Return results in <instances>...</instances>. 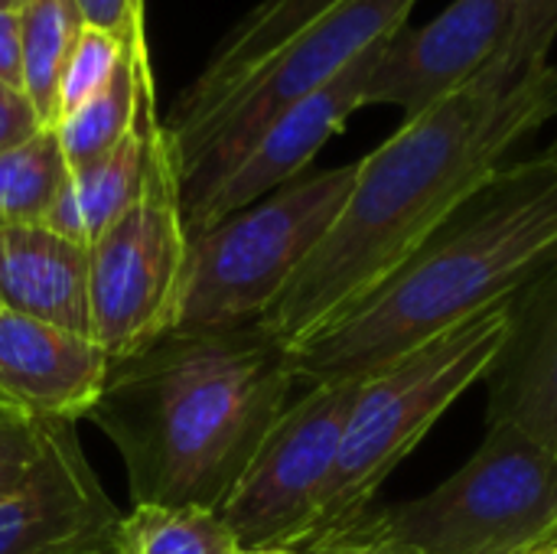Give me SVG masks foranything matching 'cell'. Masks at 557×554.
<instances>
[{"mask_svg": "<svg viewBox=\"0 0 557 554\" xmlns=\"http://www.w3.org/2000/svg\"><path fill=\"white\" fill-rule=\"evenodd\" d=\"M557 118V65L483 69L359 160L352 193L258 320L287 353L392 278L539 127Z\"/></svg>", "mask_w": 557, "mask_h": 554, "instance_id": "6da1fadb", "label": "cell"}, {"mask_svg": "<svg viewBox=\"0 0 557 554\" xmlns=\"http://www.w3.org/2000/svg\"><path fill=\"white\" fill-rule=\"evenodd\" d=\"M294 385L287 349L261 323L170 330L111 362L88 418L114 444L134 503L219 509Z\"/></svg>", "mask_w": 557, "mask_h": 554, "instance_id": "7a4b0ae2", "label": "cell"}, {"mask_svg": "<svg viewBox=\"0 0 557 554\" xmlns=\"http://www.w3.org/2000/svg\"><path fill=\"white\" fill-rule=\"evenodd\" d=\"M557 258V157L493 173L392 278L294 346L297 382L369 379L408 349L516 297Z\"/></svg>", "mask_w": 557, "mask_h": 554, "instance_id": "3957f363", "label": "cell"}, {"mask_svg": "<svg viewBox=\"0 0 557 554\" xmlns=\"http://www.w3.org/2000/svg\"><path fill=\"white\" fill-rule=\"evenodd\" d=\"M509 307L512 297L467 317L362 379L339 441L336 467L300 549L346 532L372 513V503L395 467L470 385L486 379L509 336Z\"/></svg>", "mask_w": 557, "mask_h": 554, "instance_id": "277c9868", "label": "cell"}, {"mask_svg": "<svg viewBox=\"0 0 557 554\" xmlns=\"http://www.w3.org/2000/svg\"><path fill=\"white\" fill-rule=\"evenodd\" d=\"M359 160L290 180L189 242L176 330L258 323L343 212Z\"/></svg>", "mask_w": 557, "mask_h": 554, "instance_id": "5b68a950", "label": "cell"}, {"mask_svg": "<svg viewBox=\"0 0 557 554\" xmlns=\"http://www.w3.org/2000/svg\"><path fill=\"white\" fill-rule=\"evenodd\" d=\"M362 519L421 554L532 552L555 542L557 454L516 424H490L441 487Z\"/></svg>", "mask_w": 557, "mask_h": 554, "instance_id": "8992f818", "label": "cell"}, {"mask_svg": "<svg viewBox=\"0 0 557 554\" xmlns=\"http://www.w3.org/2000/svg\"><path fill=\"white\" fill-rule=\"evenodd\" d=\"M418 0H339L268 62H261L206 121L166 137L183 206L209 193L297 101L333 82L369 46L408 23Z\"/></svg>", "mask_w": 557, "mask_h": 554, "instance_id": "52a82bcc", "label": "cell"}, {"mask_svg": "<svg viewBox=\"0 0 557 554\" xmlns=\"http://www.w3.org/2000/svg\"><path fill=\"white\" fill-rule=\"evenodd\" d=\"M186 274L189 232L160 124L137 199L88 245L91 340L111 359H127L176 330Z\"/></svg>", "mask_w": 557, "mask_h": 554, "instance_id": "ba28073f", "label": "cell"}, {"mask_svg": "<svg viewBox=\"0 0 557 554\" xmlns=\"http://www.w3.org/2000/svg\"><path fill=\"white\" fill-rule=\"evenodd\" d=\"M359 389L362 379L307 385V392L271 424L215 509L242 552H297L307 542Z\"/></svg>", "mask_w": 557, "mask_h": 554, "instance_id": "9c48e42d", "label": "cell"}, {"mask_svg": "<svg viewBox=\"0 0 557 554\" xmlns=\"http://www.w3.org/2000/svg\"><path fill=\"white\" fill-rule=\"evenodd\" d=\"M117 522L75 428L49 421L36 464L0 493V554H108Z\"/></svg>", "mask_w": 557, "mask_h": 554, "instance_id": "30bf717a", "label": "cell"}, {"mask_svg": "<svg viewBox=\"0 0 557 554\" xmlns=\"http://www.w3.org/2000/svg\"><path fill=\"white\" fill-rule=\"evenodd\" d=\"M522 0H457L424 26H398L369 75L366 104H395L408 118L476 78L509 42Z\"/></svg>", "mask_w": 557, "mask_h": 554, "instance_id": "8fae6325", "label": "cell"}, {"mask_svg": "<svg viewBox=\"0 0 557 554\" xmlns=\"http://www.w3.org/2000/svg\"><path fill=\"white\" fill-rule=\"evenodd\" d=\"M382 46L385 39L369 46L333 82H326L323 88L287 108L258 137V144L232 167L228 176H222L209 193L183 206L189 242L209 232L212 225H219L222 219L248 209L251 202L271 196L274 189L307 173L310 160L326 147V140L346 127L349 114L366 108V85L379 62Z\"/></svg>", "mask_w": 557, "mask_h": 554, "instance_id": "7c38bea8", "label": "cell"}, {"mask_svg": "<svg viewBox=\"0 0 557 554\" xmlns=\"http://www.w3.org/2000/svg\"><path fill=\"white\" fill-rule=\"evenodd\" d=\"M111 362L91 336L0 310V402L33 421L88 418Z\"/></svg>", "mask_w": 557, "mask_h": 554, "instance_id": "4fadbf2b", "label": "cell"}, {"mask_svg": "<svg viewBox=\"0 0 557 554\" xmlns=\"http://www.w3.org/2000/svg\"><path fill=\"white\" fill-rule=\"evenodd\" d=\"M486 385L490 424H516L557 454V258L512 297Z\"/></svg>", "mask_w": 557, "mask_h": 554, "instance_id": "5bb4252c", "label": "cell"}, {"mask_svg": "<svg viewBox=\"0 0 557 554\" xmlns=\"http://www.w3.org/2000/svg\"><path fill=\"white\" fill-rule=\"evenodd\" d=\"M0 310L91 336L88 248L46 225L0 229Z\"/></svg>", "mask_w": 557, "mask_h": 554, "instance_id": "9a60e30c", "label": "cell"}, {"mask_svg": "<svg viewBox=\"0 0 557 554\" xmlns=\"http://www.w3.org/2000/svg\"><path fill=\"white\" fill-rule=\"evenodd\" d=\"M339 0H261L212 52L206 69L180 91L163 124L166 137H176L206 121L261 62H268L287 39L333 10Z\"/></svg>", "mask_w": 557, "mask_h": 554, "instance_id": "2e32d148", "label": "cell"}, {"mask_svg": "<svg viewBox=\"0 0 557 554\" xmlns=\"http://www.w3.org/2000/svg\"><path fill=\"white\" fill-rule=\"evenodd\" d=\"M157 131H160V121L153 111V88H147L137 121L121 137V144L108 150L101 160H95L91 167L69 173V196L78 209L88 245L137 199L144 176H147V160H150Z\"/></svg>", "mask_w": 557, "mask_h": 554, "instance_id": "e0dca14e", "label": "cell"}, {"mask_svg": "<svg viewBox=\"0 0 557 554\" xmlns=\"http://www.w3.org/2000/svg\"><path fill=\"white\" fill-rule=\"evenodd\" d=\"M147 88H153L150 59L127 52V59L121 62L114 78L98 95H91L85 104H78L65 118H59L55 137H59L69 173L91 167L95 160H101L108 150H114L121 144V137L137 121Z\"/></svg>", "mask_w": 557, "mask_h": 554, "instance_id": "ac0fdd59", "label": "cell"}, {"mask_svg": "<svg viewBox=\"0 0 557 554\" xmlns=\"http://www.w3.org/2000/svg\"><path fill=\"white\" fill-rule=\"evenodd\" d=\"M85 16L75 0H26L20 7L23 95L42 127L59 121V85Z\"/></svg>", "mask_w": 557, "mask_h": 554, "instance_id": "d6986e66", "label": "cell"}, {"mask_svg": "<svg viewBox=\"0 0 557 554\" xmlns=\"http://www.w3.org/2000/svg\"><path fill=\"white\" fill-rule=\"evenodd\" d=\"M117 554H238L242 545L209 506L134 503L114 532Z\"/></svg>", "mask_w": 557, "mask_h": 554, "instance_id": "ffe728a7", "label": "cell"}, {"mask_svg": "<svg viewBox=\"0 0 557 554\" xmlns=\"http://www.w3.org/2000/svg\"><path fill=\"white\" fill-rule=\"evenodd\" d=\"M69 180V167L55 127H39L33 137L0 153V229L42 225L49 206Z\"/></svg>", "mask_w": 557, "mask_h": 554, "instance_id": "44dd1931", "label": "cell"}, {"mask_svg": "<svg viewBox=\"0 0 557 554\" xmlns=\"http://www.w3.org/2000/svg\"><path fill=\"white\" fill-rule=\"evenodd\" d=\"M127 52H131V42L124 36L85 23L78 39H75V49H72V56L65 62V72H62L59 118H65L69 111L85 104L91 95H98L114 78V72L121 69Z\"/></svg>", "mask_w": 557, "mask_h": 554, "instance_id": "7402d4cb", "label": "cell"}, {"mask_svg": "<svg viewBox=\"0 0 557 554\" xmlns=\"http://www.w3.org/2000/svg\"><path fill=\"white\" fill-rule=\"evenodd\" d=\"M557 39V0H522L516 29L506 49L490 62V69L506 78H519L522 72L545 65Z\"/></svg>", "mask_w": 557, "mask_h": 554, "instance_id": "603a6c76", "label": "cell"}, {"mask_svg": "<svg viewBox=\"0 0 557 554\" xmlns=\"http://www.w3.org/2000/svg\"><path fill=\"white\" fill-rule=\"evenodd\" d=\"M49 421H33L0 402V493H7L39 457Z\"/></svg>", "mask_w": 557, "mask_h": 554, "instance_id": "cb8c5ba5", "label": "cell"}, {"mask_svg": "<svg viewBox=\"0 0 557 554\" xmlns=\"http://www.w3.org/2000/svg\"><path fill=\"white\" fill-rule=\"evenodd\" d=\"M88 26L111 29L131 42V52L140 59H150L147 39H144V13H137L134 0H75Z\"/></svg>", "mask_w": 557, "mask_h": 554, "instance_id": "d4e9b609", "label": "cell"}, {"mask_svg": "<svg viewBox=\"0 0 557 554\" xmlns=\"http://www.w3.org/2000/svg\"><path fill=\"white\" fill-rule=\"evenodd\" d=\"M297 554H421L414 552L411 545H401V542H392L385 535H379L366 519H359L352 529L346 532H336L330 539H320L307 549H300Z\"/></svg>", "mask_w": 557, "mask_h": 554, "instance_id": "484cf974", "label": "cell"}, {"mask_svg": "<svg viewBox=\"0 0 557 554\" xmlns=\"http://www.w3.org/2000/svg\"><path fill=\"white\" fill-rule=\"evenodd\" d=\"M39 118L23 91L0 85V153L39 131Z\"/></svg>", "mask_w": 557, "mask_h": 554, "instance_id": "4316f807", "label": "cell"}, {"mask_svg": "<svg viewBox=\"0 0 557 554\" xmlns=\"http://www.w3.org/2000/svg\"><path fill=\"white\" fill-rule=\"evenodd\" d=\"M0 85L23 91L20 10H0Z\"/></svg>", "mask_w": 557, "mask_h": 554, "instance_id": "83f0119b", "label": "cell"}, {"mask_svg": "<svg viewBox=\"0 0 557 554\" xmlns=\"http://www.w3.org/2000/svg\"><path fill=\"white\" fill-rule=\"evenodd\" d=\"M238 554H297L290 549H258V552H238Z\"/></svg>", "mask_w": 557, "mask_h": 554, "instance_id": "f1b7e54d", "label": "cell"}, {"mask_svg": "<svg viewBox=\"0 0 557 554\" xmlns=\"http://www.w3.org/2000/svg\"><path fill=\"white\" fill-rule=\"evenodd\" d=\"M26 0H0V10H20Z\"/></svg>", "mask_w": 557, "mask_h": 554, "instance_id": "f546056e", "label": "cell"}, {"mask_svg": "<svg viewBox=\"0 0 557 554\" xmlns=\"http://www.w3.org/2000/svg\"><path fill=\"white\" fill-rule=\"evenodd\" d=\"M539 554H557V545L555 542H548V545H542V549H539Z\"/></svg>", "mask_w": 557, "mask_h": 554, "instance_id": "4dcf8cb0", "label": "cell"}, {"mask_svg": "<svg viewBox=\"0 0 557 554\" xmlns=\"http://www.w3.org/2000/svg\"><path fill=\"white\" fill-rule=\"evenodd\" d=\"M134 7H137V13H144V0H134Z\"/></svg>", "mask_w": 557, "mask_h": 554, "instance_id": "1f68e13d", "label": "cell"}, {"mask_svg": "<svg viewBox=\"0 0 557 554\" xmlns=\"http://www.w3.org/2000/svg\"><path fill=\"white\" fill-rule=\"evenodd\" d=\"M548 150H552V153H555V157H557V137H555V144H552V147H548Z\"/></svg>", "mask_w": 557, "mask_h": 554, "instance_id": "d6a6232c", "label": "cell"}, {"mask_svg": "<svg viewBox=\"0 0 557 554\" xmlns=\"http://www.w3.org/2000/svg\"><path fill=\"white\" fill-rule=\"evenodd\" d=\"M545 545H548V542H545ZM539 549H542V545H539ZM539 549H532V552H525V554H539Z\"/></svg>", "mask_w": 557, "mask_h": 554, "instance_id": "836d02e7", "label": "cell"}, {"mask_svg": "<svg viewBox=\"0 0 557 554\" xmlns=\"http://www.w3.org/2000/svg\"><path fill=\"white\" fill-rule=\"evenodd\" d=\"M555 545H557V522H555Z\"/></svg>", "mask_w": 557, "mask_h": 554, "instance_id": "e575fe53", "label": "cell"}, {"mask_svg": "<svg viewBox=\"0 0 557 554\" xmlns=\"http://www.w3.org/2000/svg\"><path fill=\"white\" fill-rule=\"evenodd\" d=\"M108 554H117V552H108Z\"/></svg>", "mask_w": 557, "mask_h": 554, "instance_id": "d590c367", "label": "cell"}]
</instances>
